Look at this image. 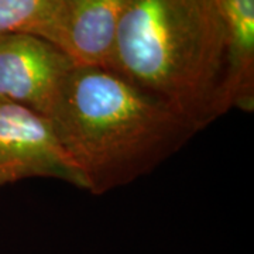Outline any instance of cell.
<instances>
[{
    "label": "cell",
    "mask_w": 254,
    "mask_h": 254,
    "mask_svg": "<svg viewBox=\"0 0 254 254\" xmlns=\"http://www.w3.org/2000/svg\"><path fill=\"white\" fill-rule=\"evenodd\" d=\"M48 119L93 195L153 171L198 133L161 100L103 66L76 65Z\"/></svg>",
    "instance_id": "cell-1"
},
{
    "label": "cell",
    "mask_w": 254,
    "mask_h": 254,
    "mask_svg": "<svg viewBox=\"0 0 254 254\" xmlns=\"http://www.w3.org/2000/svg\"><path fill=\"white\" fill-rule=\"evenodd\" d=\"M108 69L203 130L229 112L219 0H127Z\"/></svg>",
    "instance_id": "cell-2"
},
{
    "label": "cell",
    "mask_w": 254,
    "mask_h": 254,
    "mask_svg": "<svg viewBox=\"0 0 254 254\" xmlns=\"http://www.w3.org/2000/svg\"><path fill=\"white\" fill-rule=\"evenodd\" d=\"M37 177L86 188L50 119L17 102L0 98V188Z\"/></svg>",
    "instance_id": "cell-3"
},
{
    "label": "cell",
    "mask_w": 254,
    "mask_h": 254,
    "mask_svg": "<svg viewBox=\"0 0 254 254\" xmlns=\"http://www.w3.org/2000/svg\"><path fill=\"white\" fill-rule=\"evenodd\" d=\"M76 64L61 48L27 33L0 36V98L48 118Z\"/></svg>",
    "instance_id": "cell-4"
},
{
    "label": "cell",
    "mask_w": 254,
    "mask_h": 254,
    "mask_svg": "<svg viewBox=\"0 0 254 254\" xmlns=\"http://www.w3.org/2000/svg\"><path fill=\"white\" fill-rule=\"evenodd\" d=\"M127 0H63L46 40L76 65L108 68Z\"/></svg>",
    "instance_id": "cell-5"
},
{
    "label": "cell",
    "mask_w": 254,
    "mask_h": 254,
    "mask_svg": "<svg viewBox=\"0 0 254 254\" xmlns=\"http://www.w3.org/2000/svg\"><path fill=\"white\" fill-rule=\"evenodd\" d=\"M227 37L229 110H254V0H219Z\"/></svg>",
    "instance_id": "cell-6"
},
{
    "label": "cell",
    "mask_w": 254,
    "mask_h": 254,
    "mask_svg": "<svg viewBox=\"0 0 254 254\" xmlns=\"http://www.w3.org/2000/svg\"><path fill=\"white\" fill-rule=\"evenodd\" d=\"M63 0H0V36L27 33L46 38Z\"/></svg>",
    "instance_id": "cell-7"
}]
</instances>
